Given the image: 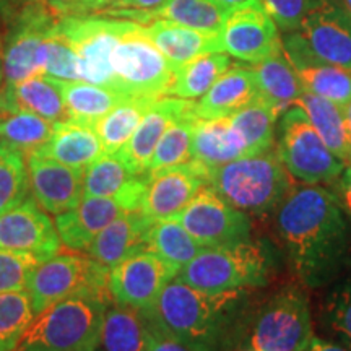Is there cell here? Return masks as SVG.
Instances as JSON below:
<instances>
[{
	"label": "cell",
	"instance_id": "83f0119b",
	"mask_svg": "<svg viewBox=\"0 0 351 351\" xmlns=\"http://www.w3.org/2000/svg\"><path fill=\"white\" fill-rule=\"evenodd\" d=\"M103 153V145L93 127L67 119L56 122L51 138L29 155L49 158L70 168L85 169Z\"/></svg>",
	"mask_w": 351,
	"mask_h": 351
},
{
	"label": "cell",
	"instance_id": "f907efd6",
	"mask_svg": "<svg viewBox=\"0 0 351 351\" xmlns=\"http://www.w3.org/2000/svg\"><path fill=\"white\" fill-rule=\"evenodd\" d=\"M307 351H351V348L339 343V341H333V340L322 339V337L314 335Z\"/></svg>",
	"mask_w": 351,
	"mask_h": 351
},
{
	"label": "cell",
	"instance_id": "60d3db41",
	"mask_svg": "<svg viewBox=\"0 0 351 351\" xmlns=\"http://www.w3.org/2000/svg\"><path fill=\"white\" fill-rule=\"evenodd\" d=\"M195 117L194 112L187 114L169 125L156 145L145 176H152L161 169L189 163L192 160V127Z\"/></svg>",
	"mask_w": 351,
	"mask_h": 351
},
{
	"label": "cell",
	"instance_id": "4316f807",
	"mask_svg": "<svg viewBox=\"0 0 351 351\" xmlns=\"http://www.w3.org/2000/svg\"><path fill=\"white\" fill-rule=\"evenodd\" d=\"M258 96L256 77L251 67H230L213 86L195 103V116L200 119L230 117L251 104Z\"/></svg>",
	"mask_w": 351,
	"mask_h": 351
},
{
	"label": "cell",
	"instance_id": "cb8c5ba5",
	"mask_svg": "<svg viewBox=\"0 0 351 351\" xmlns=\"http://www.w3.org/2000/svg\"><path fill=\"white\" fill-rule=\"evenodd\" d=\"M124 212L114 200L83 197L75 208L57 215L54 219L60 244L85 252L96 236Z\"/></svg>",
	"mask_w": 351,
	"mask_h": 351
},
{
	"label": "cell",
	"instance_id": "484cf974",
	"mask_svg": "<svg viewBox=\"0 0 351 351\" xmlns=\"http://www.w3.org/2000/svg\"><path fill=\"white\" fill-rule=\"evenodd\" d=\"M192 160L210 171L231 163L238 158L249 156L239 132L231 124L230 117L200 119L195 117L192 127Z\"/></svg>",
	"mask_w": 351,
	"mask_h": 351
},
{
	"label": "cell",
	"instance_id": "3957f363",
	"mask_svg": "<svg viewBox=\"0 0 351 351\" xmlns=\"http://www.w3.org/2000/svg\"><path fill=\"white\" fill-rule=\"evenodd\" d=\"M108 289L67 298L34 315L15 351H98Z\"/></svg>",
	"mask_w": 351,
	"mask_h": 351
},
{
	"label": "cell",
	"instance_id": "7402d4cb",
	"mask_svg": "<svg viewBox=\"0 0 351 351\" xmlns=\"http://www.w3.org/2000/svg\"><path fill=\"white\" fill-rule=\"evenodd\" d=\"M298 33L320 60L351 70V21L332 3L313 13Z\"/></svg>",
	"mask_w": 351,
	"mask_h": 351
},
{
	"label": "cell",
	"instance_id": "f5cc1de1",
	"mask_svg": "<svg viewBox=\"0 0 351 351\" xmlns=\"http://www.w3.org/2000/svg\"><path fill=\"white\" fill-rule=\"evenodd\" d=\"M332 5L339 8L346 19L351 21V0H332Z\"/></svg>",
	"mask_w": 351,
	"mask_h": 351
},
{
	"label": "cell",
	"instance_id": "5b68a950",
	"mask_svg": "<svg viewBox=\"0 0 351 351\" xmlns=\"http://www.w3.org/2000/svg\"><path fill=\"white\" fill-rule=\"evenodd\" d=\"M271 261L262 244L244 243L204 247L176 275V280L217 295L262 288L269 283Z\"/></svg>",
	"mask_w": 351,
	"mask_h": 351
},
{
	"label": "cell",
	"instance_id": "9a60e30c",
	"mask_svg": "<svg viewBox=\"0 0 351 351\" xmlns=\"http://www.w3.org/2000/svg\"><path fill=\"white\" fill-rule=\"evenodd\" d=\"M0 249L32 254L39 261L59 254L60 239L56 225L32 195L0 215Z\"/></svg>",
	"mask_w": 351,
	"mask_h": 351
},
{
	"label": "cell",
	"instance_id": "6f0895ef",
	"mask_svg": "<svg viewBox=\"0 0 351 351\" xmlns=\"http://www.w3.org/2000/svg\"><path fill=\"white\" fill-rule=\"evenodd\" d=\"M0 80H2V72H0Z\"/></svg>",
	"mask_w": 351,
	"mask_h": 351
},
{
	"label": "cell",
	"instance_id": "9f6ffc18",
	"mask_svg": "<svg viewBox=\"0 0 351 351\" xmlns=\"http://www.w3.org/2000/svg\"><path fill=\"white\" fill-rule=\"evenodd\" d=\"M241 351H256V350H251V348H244V350H241Z\"/></svg>",
	"mask_w": 351,
	"mask_h": 351
},
{
	"label": "cell",
	"instance_id": "7dc6e473",
	"mask_svg": "<svg viewBox=\"0 0 351 351\" xmlns=\"http://www.w3.org/2000/svg\"><path fill=\"white\" fill-rule=\"evenodd\" d=\"M333 194L339 200L341 210H343L346 218L351 221V165H346L343 173L335 182H333Z\"/></svg>",
	"mask_w": 351,
	"mask_h": 351
},
{
	"label": "cell",
	"instance_id": "e0dca14e",
	"mask_svg": "<svg viewBox=\"0 0 351 351\" xmlns=\"http://www.w3.org/2000/svg\"><path fill=\"white\" fill-rule=\"evenodd\" d=\"M57 20L46 7H32L25 12L21 23L3 54L2 75L5 86L16 85L41 73V51Z\"/></svg>",
	"mask_w": 351,
	"mask_h": 351
},
{
	"label": "cell",
	"instance_id": "f1b7e54d",
	"mask_svg": "<svg viewBox=\"0 0 351 351\" xmlns=\"http://www.w3.org/2000/svg\"><path fill=\"white\" fill-rule=\"evenodd\" d=\"M230 10L231 8L218 5L212 0H166L163 5L152 12L116 10L111 12V15H130L142 25L153 20H169L199 32L219 33Z\"/></svg>",
	"mask_w": 351,
	"mask_h": 351
},
{
	"label": "cell",
	"instance_id": "9c48e42d",
	"mask_svg": "<svg viewBox=\"0 0 351 351\" xmlns=\"http://www.w3.org/2000/svg\"><path fill=\"white\" fill-rule=\"evenodd\" d=\"M108 267L86 254H56L38 263L26 291L34 314H39L67 298L88 291H104L108 289Z\"/></svg>",
	"mask_w": 351,
	"mask_h": 351
},
{
	"label": "cell",
	"instance_id": "ac0fdd59",
	"mask_svg": "<svg viewBox=\"0 0 351 351\" xmlns=\"http://www.w3.org/2000/svg\"><path fill=\"white\" fill-rule=\"evenodd\" d=\"M29 191L44 212L62 215L75 208L83 199V173L85 169L70 168L49 158L26 156Z\"/></svg>",
	"mask_w": 351,
	"mask_h": 351
},
{
	"label": "cell",
	"instance_id": "1f68e13d",
	"mask_svg": "<svg viewBox=\"0 0 351 351\" xmlns=\"http://www.w3.org/2000/svg\"><path fill=\"white\" fill-rule=\"evenodd\" d=\"M156 99L153 96H129L96 122L95 132L104 153L116 155L129 142L140 121Z\"/></svg>",
	"mask_w": 351,
	"mask_h": 351
},
{
	"label": "cell",
	"instance_id": "7bdbcfd3",
	"mask_svg": "<svg viewBox=\"0 0 351 351\" xmlns=\"http://www.w3.org/2000/svg\"><path fill=\"white\" fill-rule=\"evenodd\" d=\"M41 73L56 80L82 82L80 59L69 39L57 28V23L44 41L41 51Z\"/></svg>",
	"mask_w": 351,
	"mask_h": 351
},
{
	"label": "cell",
	"instance_id": "4fadbf2b",
	"mask_svg": "<svg viewBox=\"0 0 351 351\" xmlns=\"http://www.w3.org/2000/svg\"><path fill=\"white\" fill-rule=\"evenodd\" d=\"M122 26L124 20L65 16L57 21V28L69 39L80 59L82 82L114 90L111 54Z\"/></svg>",
	"mask_w": 351,
	"mask_h": 351
},
{
	"label": "cell",
	"instance_id": "bcb514c9",
	"mask_svg": "<svg viewBox=\"0 0 351 351\" xmlns=\"http://www.w3.org/2000/svg\"><path fill=\"white\" fill-rule=\"evenodd\" d=\"M145 324H147V351H192L150 320L145 319Z\"/></svg>",
	"mask_w": 351,
	"mask_h": 351
},
{
	"label": "cell",
	"instance_id": "8d00e7d4",
	"mask_svg": "<svg viewBox=\"0 0 351 351\" xmlns=\"http://www.w3.org/2000/svg\"><path fill=\"white\" fill-rule=\"evenodd\" d=\"M148 249L174 269L181 270L204 249V245L197 243L178 219L166 218L153 219L148 231Z\"/></svg>",
	"mask_w": 351,
	"mask_h": 351
},
{
	"label": "cell",
	"instance_id": "681fc988",
	"mask_svg": "<svg viewBox=\"0 0 351 351\" xmlns=\"http://www.w3.org/2000/svg\"><path fill=\"white\" fill-rule=\"evenodd\" d=\"M166 0H124L122 3V8L119 10H129V12H152L163 5ZM116 12V10H114Z\"/></svg>",
	"mask_w": 351,
	"mask_h": 351
},
{
	"label": "cell",
	"instance_id": "5bb4252c",
	"mask_svg": "<svg viewBox=\"0 0 351 351\" xmlns=\"http://www.w3.org/2000/svg\"><path fill=\"white\" fill-rule=\"evenodd\" d=\"M208 178L210 169L195 160L147 176V191L140 212L152 219L178 217L200 189L207 186Z\"/></svg>",
	"mask_w": 351,
	"mask_h": 351
},
{
	"label": "cell",
	"instance_id": "ee69618b",
	"mask_svg": "<svg viewBox=\"0 0 351 351\" xmlns=\"http://www.w3.org/2000/svg\"><path fill=\"white\" fill-rule=\"evenodd\" d=\"M263 8L285 33L300 32L313 13L327 7L330 0H261Z\"/></svg>",
	"mask_w": 351,
	"mask_h": 351
},
{
	"label": "cell",
	"instance_id": "52a82bcc",
	"mask_svg": "<svg viewBox=\"0 0 351 351\" xmlns=\"http://www.w3.org/2000/svg\"><path fill=\"white\" fill-rule=\"evenodd\" d=\"M114 90L125 96L168 95L176 72L155 44L145 36L142 23L124 20L111 54Z\"/></svg>",
	"mask_w": 351,
	"mask_h": 351
},
{
	"label": "cell",
	"instance_id": "f6af8a7d",
	"mask_svg": "<svg viewBox=\"0 0 351 351\" xmlns=\"http://www.w3.org/2000/svg\"><path fill=\"white\" fill-rule=\"evenodd\" d=\"M39 262L43 261L32 254L0 249V295L26 291L29 276Z\"/></svg>",
	"mask_w": 351,
	"mask_h": 351
},
{
	"label": "cell",
	"instance_id": "db71d44e",
	"mask_svg": "<svg viewBox=\"0 0 351 351\" xmlns=\"http://www.w3.org/2000/svg\"><path fill=\"white\" fill-rule=\"evenodd\" d=\"M345 111V122H346V134H348V148H350V161L348 165H351V101L346 106H343Z\"/></svg>",
	"mask_w": 351,
	"mask_h": 351
},
{
	"label": "cell",
	"instance_id": "8fae6325",
	"mask_svg": "<svg viewBox=\"0 0 351 351\" xmlns=\"http://www.w3.org/2000/svg\"><path fill=\"white\" fill-rule=\"evenodd\" d=\"M178 271L158 254L145 249L109 269L108 291L114 304L142 314L155 304Z\"/></svg>",
	"mask_w": 351,
	"mask_h": 351
},
{
	"label": "cell",
	"instance_id": "ffe728a7",
	"mask_svg": "<svg viewBox=\"0 0 351 351\" xmlns=\"http://www.w3.org/2000/svg\"><path fill=\"white\" fill-rule=\"evenodd\" d=\"M147 176L134 174L117 155L103 153L83 173V197L114 200L125 212L140 210Z\"/></svg>",
	"mask_w": 351,
	"mask_h": 351
},
{
	"label": "cell",
	"instance_id": "d6986e66",
	"mask_svg": "<svg viewBox=\"0 0 351 351\" xmlns=\"http://www.w3.org/2000/svg\"><path fill=\"white\" fill-rule=\"evenodd\" d=\"M194 106L195 103L192 101L176 98V96L174 98H168V96L158 98L145 114L143 119L140 121L129 142L116 155L132 173L143 176L147 173L156 145L165 135V132L182 116L192 112L195 114Z\"/></svg>",
	"mask_w": 351,
	"mask_h": 351
},
{
	"label": "cell",
	"instance_id": "ab89813d",
	"mask_svg": "<svg viewBox=\"0 0 351 351\" xmlns=\"http://www.w3.org/2000/svg\"><path fill=\"white\" fill-rule=\"evenodd\" d=\"M32 195L25 153L0 140V215Z\"/></svg>",
	"mask_w": 351,
	"mask_h": 351
},
{
	"label": "cell",
	"instance_id": "d4e9b609",
	"mask_svg": "<svg viewBox=\"0 0 351 351\" xmlns=\"http://www.w3.org/2000/svg\"><path fill=\"white\" fill-rule=\"evenodd\" d=\"M33 112L51 122L67 121V109L54 78L34 75L0 91V114Z\"/></svg>",
	"mask_w": 351,
	"mask_h": 351
},
{
	"label": "cell",
	"instance_id": "4dcf8cb0",
	"mask_svg": "<svg viewBox=\"0 0 351 351\" xmlns=\"http://www.w3.org/2000/svg\"><path fill=\"white\" fill-rule=\"evenodd\" d=\"M56 80V78H54ZM62 93L65 109L70 121L80 122L95 129V124L129 96L108 86L86 82L56 80Z\"/></svg>",
	"mask_w": 351,
	"mask_h": 351
},
{
	"label": "cell",
	"instance_id": "277c9868",
	"mask_svg": "<svg viewBox=\"0 0 351 351\" xmlns=\"http://www.w3.org/2000/svg\"><path fill=\"white\" fill-rule=\"evenodd\" d=\"M208 186L231 207L249 217H265L275 213L293 182L276 152L269 150L212 169Z\"/></svg>",
	"mask_w": 351,
	"mask_h": 351
},
{
	"label": "cell",
	"instance_id": "e575fe53",
	"mask_svg": "<svg viewBox=\"0 0 351 351\" xmlns=\"http://www.w3.org/2000/svg\"><path fill=\"white\" fill-rule=\"evenodd\" d=\"M230 67L231 59L225 52H210L197 57L176 72L168 95L189 101L202 98Z\"/></svg>",
	"mask_w": 351,
	"mask_h": 351
},
{
	"label": "cell",
	"instance_id": "11a10c76",
	"mask_svg": "<svg viewBox=\"0 0 351 351\" xmlns=\"http://www.w3.org/2000/svg\"><path fill=\"white\" fill-rule=\"evenodd\" d=\"M212 2L218 3V5H223L226 8H232V7H238L241 3L247 2V0H212Z\"/></svg>",
	"mask_w": 351,
	"mask_h": 351
},
{
	"label": "cell",
	"instance_id": "7a4b0ae2",
	"mask_svg": "<svg viewBox=\"0 0 351 351\" xmlns=\"http://www.w3.org/2000/svg\"><path fill=\"white\" fill-rule=\"evenodd\" d=\"M251 291L210 295L174 278L142 315L192 351H232L251 322Z\"/></svg>",
	"mask_w": 351,
	"mask_h": 351
},
{
	"label": "cell",
	"instance_id": "8992f818",
	"mask_svg": "<svg viewBox=\"0 0 351 351\" xmlns=\"http://www.w3.org/2000/svg\"><path fill=\"white\" fill-rule=\"evenodd\" d=\"M313 337V315L304 287L291 283L252 313L243 350L307 351Z\"/></svg>",
	"mask_w": 351,
	"mask_h": 351
},
{
	"label": "cell",
	"instance_id": "74e56055",
	"mask_svg": "<svg viewBox=\"0 0 351 351\" xmlns=\"http://www.w3.org/2000/svg\"><path fill=\"white\" fill-rule=\"evenodd\" d=\"M319 304V324L328 340L351 348V269L327 287Z\"/></svg>",
	"mask_w": 351,
	"mask_h": 351
},
{
	"label": "cell",
	"instance_id": "2e32d148",
	"mask_svg": "<svg viewBox=\"0 0 351 351\" xmlns=\"http://www.w3.org/2000/svg\"><path fill=\"white\" fill-rule=\"evenodd\" d=\"M283 52L306 93L322 96L340 106L350 103L351 70L320 60L298 32L285 38Z\"/></svg>",
	"mask_w": 351,
	"mask_h": 351
},
{
	"label": "cell",
	"instance_id": "6da1fadb",
	"mask_svg": "<svg viewBox=\"0 0 351 351\" xmlns=\"http://www.w3.org/2000/svg\"><path fill=\"white\" fill-rule=\"evenodd\" d=\"M274 215L288 265L302 287L327 288L351 269L348 218L332 191L293 187Z\"/></svg>",
	"mask_w": 351,
	"mask_h": 351
},
{
	"label": "cell",
	"instance_id": "d590c367",
	"mask_svg": "<svg viewBox=\"0 0 351 351\" xmlns=\"http://www.w3.org/2000/svg\"><path fill=\"white\" fill-rule=\"evenodd\" d=\"M282 116L265 99L257 96L251 104L230 116L231 124L243 137L249 155L271 150L275 140V122Z\"/></svg>",
	"mask_w": 351,
	"mask_h": 351
},
{
	"label": "cell",
	"instance_id": "d6a6232c",
	"mask_svg": "<svg viewBox=\"0 0 351 351\" xmlns=\"http://www.w3.org/2000/svg\"><path fill=\"white\" fill-rule=\"evenodd\" d=\"M296 106L304 109L307 119L320 135V138L324 140V143L327 145L328 150L348 165L350 148L343 106L322 98V96L306 93V91L296 103Z\"/></svg>",
	"mask_w": 351,
	"mask_h": 351
},
{
	"label": "cell",
	"instance_id": "7c38bea8",
	"mask_svg": "<svg viewBox=\"0 0 351 351\" xmlns=\"http://www.w3.org/2000/svg\"><path fill=\"white\" fill-rule=\"evenodd\" d=\"M174 219L204 247L238 244L251 238V217L231 207L208 184Z\"/></svg>",
	"mask_w": 351,
	"mask_h": 351
},
{
	"label": "cell",
	"instance_id": "f35d334b",
	"mask_svg": "<svg viewBox=\"0 0 351 351\" xmlns=\"http://www.w3.org/2000/svg\"><path fill=\"white\" fill-rule=\"evenodd\" d=\"M54 124L33 112H13L0 117V140L26 156L51 138Z\"/></svg>",
	"mask_w": 351,
	"mask_h": 351
},
{
	"label": "cell",
	"instance_id": "816d5d0a",
	"mask_svg": "<svg viewBox=\"0 0 351 351\" xmlns=\"http://www.w3.org/2000/svg\"><path fill=\"white\" fill-rule=\"evenodd\" d=\"M47 7L59 13H78L80 0H41Z\"/></svg>",
	"mask_w": 351,
	"mask_h": 351
},
{
	"label": "cell",
	"instance_id": "f546056e",
	"mask_svg": "<svg viewBox=\"0 0 351 351\" xmlns=\"http://www.w3.org/2000/svg\"><path fill=\"white\" fill-rule=\"evenodd\" d=\"M256 77L258 96L280 114L295 106L304 93L300 78L282 51L270 59L251 65Z\"/></svg>",
	"mask_w": 351,
	"mask_h": 351
},
{
	"label": "cell",
	"instance_id": "ba28073f",
	"mask_svg": "<svg viewBox=\"0 0 351 351\" xmlns=\"http://www.w3.org/2000/svg\"><path fill=\"white\" fill-rule=\"evenodd\" d=\"M275 152L291 178L304 184H333L346 168L296 104L282 114Z\"/></svg>",
	"mask_w": 351,
	"mask_h": 351
},
{
	"label": "cell",
	"instance_id": "836d02e7",
	"mask_svg": "<svg viewBox=\"0 0 351 351\" xmlns=\"http://www.w3.org/2000/svg\"><path fill=\"white\" fill-rule=\"evenodd\" d=\"M98 351H147V324L142 314L129 307L109 306Z\"/></svg>",
	"mask_w": 351,
	"mask_h": 351
},
{
	"label": "cell",
	"instance_id": "b9f144b4",
	"mask_svg": "<svg viewBox=\"0 0 351 351\" xmlns=\"http://www.w3.org/2000/svg\"><path fill=\"white\" fill-rule=\"evenodd\" d=\"M28 291L0 295V351H15L34 319Z\"/></svg>",
	"mask_w": 351,
	"mask_h": 351
},
{
	"label": "cell",
	"instance_id": "603a6c76",
	"mask_svg": "<svg viewBox=\"0 0 351 351\" xmlns=\"http://www.w3.org/2000/svg\"><path fill=\"white\" fill-rule=\"evenodd\" d=\"M142 29L145 36L165 56L174 72L197 57L221 52L218 33L199 32L169 20H153L142 25Z\"/></svg>",
	"mask_w": 351,
	"mask_h": 351
},
{
	"label": "cell",
	"instance_id": "c3c4849f",
	"mask_svg": "<svg viewBox=\"0 0 351 351\" xmlns=\"http://www.w3.org/2000/svg\"><path fill=\"white\" fill-rule=\"evenodd\" d=\"M124 0H80V7H78V13L86 12H108L111 13L114 10L122 8Z\"/></svg>",
	"mask_w": 351,
	"mask_h": 351
},
{
	"label": "cell",
	"instance_id": "30bf717a",
	"mask_svg": "<svg viewBox=\"0 0 351 351\" xmlns=\"http://www.w3.org/2000/svg\"><path fill=\"white\" fill-rule=\"evenodd\" d=\"M218 34L221 52L243 62H262L283 51L278 26L261 0L232 7Z\"/></svg>",
	"mask_w": 351,
	"mask_h": 351
},
{
	"label": "cell",
	"instance_id": "44dd1931",
	"mask_svg": "<svg viewBox=\"0 0 351 351\" xmlns=\"http://www.w3.org/2000/svg\"><path fill=\"white\" fill-rule=\"evenodd\" d=\"M152 223L153 219L140 210L124 212L96 236L85 254L112 269L127 257L148 249V231Z\"/></svg>",
	"mask_w": 351,
	"mask_h": 351
}]
</instances>
